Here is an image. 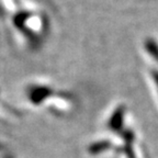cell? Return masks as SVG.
<instances>
[{
  "label": "cell",
  "instance_id": "7a4b0ae2",
  "mask_svg": "<svg viewBox=\"0 0 158 158\" xmlns=\"http://www.w3.org/2000/svg\"><path fill=\"white\" fill-rule=\"evenodd\" d=\"M153 79H154V82H155L156 87H157V90H158V72L157 70H154L153 72Z\"/></svg>",
  "mask_w": 158,
  "mask_h": 158
},
{
  "label": "cell",
  "instance_id": "6da1fadb",
  "mask_svg": "<svg viewBox=\"0 0 158 158\" xmlns=\"http://www.w3.org/2000/svg\"><path fill=\"white\" fill-rule=\"evenodd\" d=\"M145 48L148 52V54L158 63V43L154 41L153 39H148L145 42Z\"/></svg>",
  "mask_w": 158,
  "mask_h": 158
}]
</instances>
